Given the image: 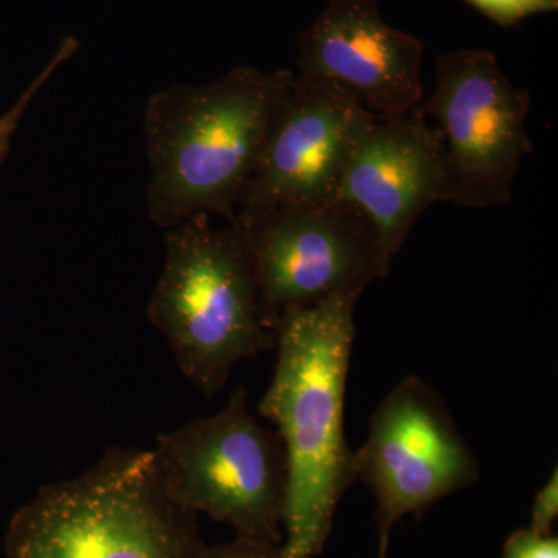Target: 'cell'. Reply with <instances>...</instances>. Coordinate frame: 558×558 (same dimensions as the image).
I'll use <instances>...</instances> for the list:
<instances>
[{"mask_svg":"<svg viewBox=\"0 0 558 558\" xmlns=\"http://www.w3.org/2000/svg\"><path fill=\"white\" fill-rule=\"evenodd\" d=\"M424 43L391 27L377 0H330L299 36L296 75L348 90L377 119H395L424 100Z\"/></svg>","mask_w":558,"mask_h":558,"instance_id":"30bf717a","label":"cell"},{"mask_svg":"<svg viewBox=\"0 0 558 558\" xmlns=\"http://www.w3.org/2000/svg\"><path fill=\"white\" fill-rule=\"evenodd\" d=\"M196 558H290L284 546L259 539L234 537L222 545L202 548Z\"/></svg>","mask_w":558,"mask_h":558,"instance_id":"5bb4252c","label":"cell"},{"mask_svg":"<svg viewBox=\"0 0 558 558\" xmlns=\"http://www.w3.org/2000/svg\"><path fill=\"white\" fill-rule=\"evenodd\" d=\"M446 146L438 126L417 109L395 119H371L359 132L341 180L339 199L373 222L389 263L422 213L449 202Z\"/></svg>","mask_w":558,"mask_h":558,"instance_id":"8fae6325","label":"cell"},{"mask_svg":"<svg viewBox=\"0 0 558 558\" xmlns=\"http://www.w3.org/2000/svg\"><path fill=\"white\" fill-rule=\"evenodd\" d=\"M558 517V470H553V475L546 481L545 486L539 488L532 505L531 521L529 531L534 534L553 535V524Z\"/></svg>","mask_w":558,"mask_h":558,"instance_id":"2e32d148","label":"cell"},{"mask_svg":"<svg viewBox=\"0 0 558 558\" xmlns=\"http://www.w3.org/2000/svg\"><path fill=\"white\" fill-rule=\"evenodd\" d=\"M197 513L172 497L154 450L112 447L40 486L10 520L7 558H196Z\"/></svg>","mask_w":558,"mask_h":558,"instance_id":"3957f363","label":"cell"},{"mask_svg":"<svg viewBox=\"0 0 558 558\" xmlns=\"http://www.w3.org/2000/svg\"><path fill=\"white\" fill-rule=\"evenodd\" d=\"M252 263L267 328L293 310L340 295H362L391 263L377 230L354 204L269 208L234 220Z\"/></svg>","mask_w":558,"mask_h":558,"instance_id":"8992f818","label":"cell"},{"mask_svg":"<svg viewBox=\"0 0 558 558\" xmlns=\"http://www.w3.org/2000/svg\"><path fill=\"white\" fill-rule=\"evenodd\" d=\"M76 50H78V43H76L75 39L68 38L62 40L60 49H58L54 57L51 58L49 64L32 81L31 86L21 95L16 105L0 119V165L5 160L7 154H9L11 137H13L14 131L20 126L22 116H24L25 110H27L28 105H31L33 97L38 94L40 87L49 81L50 76H53L58 68L64 64Z\"/></svg>","mask_w":558,"mask_h":558,"instance_id":"7c38bea8","label":"cell"},{"mask_svg":"<svg viewBox=\"0 0 558 558\" xmlns=\"http://www.w3.org/2000/svg\"><path fill=\"white\" fill-rule=\"evenodd\" d=\"M371 119L373 113L337 84L293 73L271 116L236 216L337 202L355 140Z\"/></svg>","mask_w":558,"mask_h":558,"instance_id":"9c48e42d","label":"cell"},{"mask_svg":"<svg viewBox=\"0 0 558 558\" xmlns=\"http://www.w3.org/2000/svg\"><path fill=\"white\" fill-rule=\"evenodd\" d=\"M153 450L183 508L229 524L236 537L284 543V444L250 413L245 388L234 389L219 413L161 433Z\"/></svg>","mask_w":558,"mask_h":558,"instance_id":"5b68a950","label":"cell"},{"mask_svg":"<svg viewBox=\"0 0 558 558\" xmlns=\"http://www.w3.org/2000/svg\"><path fill=\"white\" fill-rule=\"evenodd\" d=\"M501 558H558V538L519 529L506 539Z\"/></svg>","mask_w":558,"mask_h":558,"instance_id":"9a60e30c","label":"cell"},{"mask_svg":"<svg viewBox=\"0 0 558 558\" xmlns=\"http://www.w3.org/2000/svg\"><path fill=\"white\" fill-rule=\"evenodd\" d=\"M499 27H517L521 21L535 14L554 13L558 0H464Z\"/></svg>","mask_w":558,"mask_h":558,"instance_id":"4fadbf2b","label":"cell"},{"mask_svg":"<svg viewBox=\"0 0 558 558\" xmlns=\"http://www.w3.org/2000/svg\"><path fill=\"white\" fill-rule=\"evenodd\" d=\"M293 72L236 68L204 86L150 95L143 116L149 218L160 229L207 213L227 223L258 165L271 116Z\"/></svg>","mask_w":558,"mask_h":558,"instance_id":"7a4b0ae2","label":"cell"},{"mask_svg":"<svg viewBox=\"0 0 558 558\" xmlns=\"http://www.w3.org/2000/svg\"><path fill=\"white\" fill-rule=\"evenodd\" d=\"M165 263L148 318L180 373L205 399L226 387L234 366L275 348L238 227H215L207 213L165 230Z\"/></svg>","mask_w":558,"mask_h":558,"instance_id":"277c9868","label":"cell"},{"mask_svg":"<svg viewBox=\"0 0 558 558\" xmlns=\"http://www.w3.org/2000/svg\"><path fill=\"white\" fill-rule=\"evenodd\" d=\"M355 478L377 502L379 558H387L392 527L480 480V462L449 407L421 377H405L381 400L368 438L354 453Z\"/></svg>","mask_w":558,"mask_h":558,"instance_id":"ba28073f","label":"cell"},{"mask_svg":"<svg viewBox=\"0 0 558 558\" xmlns=\"http://www.w3.org/2000/svg\"><path fill=\"white\" fill-rule=\"evenodd\" d=\"M531 94L499 69L492 51L464 49L436 60L435 90L417 106L438 121L449 170V202L462 208L506 207L532 153Z\"/></svg>","mask_w":558,"mask_h":558,"instance_id":"52a82bcc","label":"cell"},{"mask_svg":"<svg viewBox=\"0 0 558 558\" xmlns=\"http://www.w3.org/2000/svg\"><path fill=\"white\" fill-rule=\"evenodd\" d=\"M357 295L286 312L275 325L274 379L260 399L288 458L284 546L290 558L325 549L341 497L357 481L344 436V398Z\"/></svg>","mask_w":558,"mask_h":558,"instance_id":"6da1fadb","label":"cell"}]
</instances>
